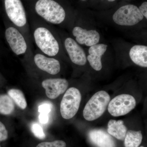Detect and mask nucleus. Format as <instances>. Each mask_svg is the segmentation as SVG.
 <instances>
[{
  "instance_id": "obj_8",
  "label": "nucleus",
  "mask_w": 147,
  "mask_h": 147,
  "mask_svg": "<svg viewBox=\"0 0 147 147\" xmlns=\"http://www.w3.org/2000/svg\"><path fill=\"white\" fill-rule=\"evenodd\" d=\"M5 36L11 49L17 55L26 52L27 45L23 35L16 28L10 27L6 29Z\"/></svg>"
},
{
  "instance_id": "obj_14",
  "label": "nucleus",
  "mask_w": 147,
  "mask_h": 147,
  "mask_svg": "<svg viewBox=\"0 0 147 147\" xmlns=\"http://www.w3.org/2000/svg\"><path fill=\"white\" fill-rule=\"evenodd\" d=\"M89 136L91 142L97 147H116L114 139L102 129H93L90 131Z\"/></svg>"
},
{
  "instance_id": "obj_22",
  "label": "nucleus",
  "mask_w": 147,
  "mask_h": 147,
  "mask_svg": "<svg viewBox=\"0 0 147 147\" xmlns=\"http://www.w3.org/2000/svg\"><path fill=\"white\" fill-rule=\"evenodd\" d=\"M8 133L5 126L0 121V142H3L7 139Z\"/></svg>"
},
{
  "instance_id": "obj_15",
  "label": "nucleus",
  "mask_w": 147,
  "mask_h": 147,
  "mask_svg": "<svg viewBox=\"0 0 147 147\" xmlns=\"http://www.w3.org/2000/svg\"><path fill=\"white\" fill-rule=\"evenodd\" d=\"M131 60L137 65L147 67V47L143 45H135L133 46L129 52Z\"/></svg>"
},
{
  "instance_id": "obj_17",
  "label": "nucleus",
  "mask_w": 147,
  "mask_h": 147,
  "mask_svg": "<svg viewBox=\"0 0 147 147\" xmlns=\"http://www.w3.org/2000/svg\"><path fill=\"white\" fill-rule=\"evenodd\" d=\"M142 138L141 131L128 130L124 139L125 146V147H138L142 143Z\"/></svg>"
},
{
  "instance_id": "obj_12",
  "label": "nucleus",
  "mask_w": 147,
  "mask_h": 147,
  "mask_svg": "<svg viewBox=\"0 0 147 147\" xmlns=\"http://www.w3.org/2000/svg\"><path fill=\"white\" fill-rule=\"evenodd\" d=\"M36 65L42 71L49 74L55 75L60 71L59 62L54 58H49L40 54H37L34 57Z\"/></svg>"
},
{
  "instance_id": "obj_11",
  "label": "nucleus",
  "mask_w": 147,
  "mask_h": 147,
  "mask_svg": "<svg viewBox=\"0 0 147 147\" xmlns=\"http://www.w3.org/2000/svg\"><path fill=\"white\" fill-rule=\"evenodd\" d=\"M72 34L81 45L92 46L97 44L100 40V34L95 30H87L81 27H75L72 30Z\"/></svg>"
},
{
  "instance_id": "obj_19",
  "label": "nucleus",
  "mask_w": 147,
  "mask_h": 147,
  "mask_svg": "<svg viewBox=\"0 0 147 147\" xmlns=\"http://www.w3.org/2000/svg\"><path fill=\"white\" fill-rule=\"evenodd\" d=\"M8 95L19 108L24 110L27 108V103L24 93L21 90L11 89L7 92Z\"/></svg>"
},
{
  "instance_id": "obj_1",
  "label": "nucleus",
  "mask_w": 147,
  "mask_h": 147,
  "mask_svg": "<svg viewBox=\"0 0 147 147\" xmlns=\"http://www.w3.org/2000/svg\"><path fill=\"white\" fill-rule=\"evenodd\" d=\"M35 10L40 16L51 24H60L65 19V11L54 0H38Z\"/></svg>"
},
{
  "instance_id": "obj_5",
  "label": "nucleus",
  "mask_w": 147,
  "mask_h": 147,
  "mask_svg": "<svg viewBox=\"0 0 147 147\" xmlns=\"http://www.w3.org/2000/svg\"><path fill=\"white\" fill-rule=\"evenodd\" d=\"M113 21L122 26H133L144 19V16L139 8L133 5L122 6L113 14Z\"/></svg>"
},
{
  "instance_id": "obj_4",
  "label": "nucleus",
  "mask_w": 147,
  "mask_h": 147,
  "mask_svg": "<svg viewBox=\"0 0 147 147\" xmlns=\"http://www.w3.org/2000/svg\"><path fill=\"white\" fill-rule=\"evenodd\" d=\"M82 100L81 93L75 88H69L64 95L60 105L61 115L63 118L69 119L76 115Z\"/></svg>"
},
{
  "instance_id": "obj_3",
  "label": "nucleus",
  "mask_w": 147,
  "mask_h": 147,
  "mask_svg": "<svg viewBox=\"0 0 147 147\" xmlns=\"http://www.w3.org/2000/svg\"><path fill=\"white\" fill-rule=\"evenodd\" d=\"M36 44L45 55L55 56L59 50V43L50 30L44 27H38L34 33Z\"/></svg>"
},
{
  "instance_id": "obj_28",
  "label": "nucleus",
  "mask_w": 147,
  "mask_h": 147,
  "mask_svg": "<svg viewBox=\"0 0 147 147\" xmlns=\"http://www.w3.org/2000/svg\"><path fill=\"white\" fill-rule=\"evenodd\" d=\"M143 147V146H141V147Z\"/></svg>"
},
{
  "instance_id": "obj_21",
  "label": "nucleus",
  "mask_w": 147,
  "mask_h": 147,
  "mask_svg": "<svg viewBox=\"0 0 147 147\" xmlns=\"http://www.w3.org/2000/svg\"><path fill=\"white\" fill-rule=\"evenodd\" d=\"M65 142L62 140H56L53 142H43L40 143L36 147H66Z\"/></svg>"
},
{
  "instance_id": "obj_2",
  "label": "nucleus",
  "mask_w": 147,
  "mask_h": 147,
  "mask_svg": "<svg viewBox=\"0 0 147 147\" xmlns=\"http://www.w3.org/2000/svg\"><path fill=\"white\" fill-rule=\"evenodd\" d=\"M110 95L105 91L96 93L85 106L83 116L88 121H92L98 119L104 113L110 102Z\"/></svg>"
},
{
  "instance_id": "obj_10",
  "label": "nucleus",
  "mask_w": 147,
  "mask_h": 147,
  "mask_svg": "<svg viewBox=\"0 0 147 147\" xmlns=\"http://www.w3.org/2000/svg\"><path fill=\"white\" fill-rule=\"evenodd\" d=\"M65 47L72 62L79 65H84L87 58L83 48L71 38L65 40Z\"/></svg>"
},
{
  "instance_id": "obj_9",
  "label": "nucleus",
  "mask_w": 147,
  "mask_h": 147,
  "mask_svg": "<svg viewBox=\"0 0 147 147\" xmlns=\"http://www.w3.org/2000/svg\"><path fill=\"white\" fill-rule=\"evenodd\" d=\"M42 86L45 89L47 97L54 99L66 90L68 86V82L65 79H47L42 81Z\"/></svg>"
},
{
  "instance_id": "obj_7",
  "label": "nucleus",
  "mask_w": 147,
  "mask_h": 147,
  "mask_svg": "<svg viewBox=\"0 0 147 147\" xmlns=\"http://www.w3.org/2000/svg\"><path fill=\"white\" fill-rule=\"evenodd\" d=\"M6 12L10 21L17 26H24L27 23L26 15L21 0H5Z\"/></svg>"
},
{
  "instance_id": "obj_6",
  "label": "nucleus",
  "mask_w": 147,
  "mask_h": 147,
  "mask_svg": "<svg viewBox=\"0 0 147 147\" xmlns=\"http://www.w3.org/2000/svg\"><path fill=\"white\" fill-rule=\"evenodd\" d=\"M136 105V100L131 95H119L110 101L108 111L114 117L123 116L134 109Z\"/></svg>"
},
{
  "instance_id": "obj_20",
  "label": "nucleus",
  "mask_w": 147,
  "mask_h": 147,
  "mask_svg": "<svg viewBox=\"0 0 147 147\" xmlns=\"http://www.w3.org/2000/svg\"><path fill=\"white\" fill-rule=\"evenodd\" d=\"M31 129L34 136L38 139H43L46 137L42 127L36 123H34L32 124Z\"/></svg>"
},
{
  "instance_id": "obj_24",
  "label": "nucleus",
  "mask_w": 147,
  "mask_h": 147,
  "mask_svg": "<svg viewBox=\"0 0 147 147\" xmlns=\"http://www.w3.org/2000/svg\"><path fill=\"white\" fill-rule=\"evenodd\" d=\"M140 12L142 13L143 16L146 17V19H147V2H144L141 5L139 8Z\"/></svg>"
},
{
  "instance_id": "obj_27",
  "label": "nucleus",
  "mask_w": 147,
  "mask_h": 147,
  "mask_svg": "<svg viewBox=\"0 0 147 147\" xmlns=\"http://www.w3.org/2000/svg\"><path fill=\"white\" fill-rule=\"evenodd\" d=\"M82 1H86V0H82Z\"/></svg>"
},
{
  "instance_id": "obj_29",
  "label": "nucleus",
  "mask_w": 147,
  "mask_h": 147,
  "mask_svg": "<svg viewBox=\"0 0 147 147\" xmlns=\"http://www.w3.org/2000/svg\"><path fill=\"white\" fill-rule=\"evenodd\" d=\"M0 147H1V145H0Z\"/></svg>"
},
{
  "instance_id": "obj_18",
  "label": "nucleus",
  "mask_w": 147,
  "mask_h": 147,
  "mask_svg": "<svg viewBox=\"0 0 147 147\" xmlns=\"http://www.w3.org/2000/svg\"><path fill=\"white\" fill-rule=\"evenodd\" d=\"M15 110V105L13 100L8 95H0V114L9 115L13 113Z\"/></svg>"
},
{
  "instance_id": "obj_25",
  "label": "nucleus",
  "mask_w": 147,
  "mask_h": 147,
  "mask_svg": "<svg viewBox=\"0 0 147 147\" xmlns=\"http://www.w3.org/2000/svg\"><path fill=\"white\" fill-rule=\"evenodd\" d=\"M40 122L42 124H46L49 120L48 114L45 113H40L39 116Z\"/></svg>"
},
{
  "instance_id": "obj_26",
  "label": "nucleus",
  "mask_w": 147,
  "mask_h": 147,
  "mask_svg": "<svg viewBox=\"0 0 147 147\" xmlns=\"http://www.w3.org/2000/svg\"><path fill=\"white\" fill-rule=\"evenodd\" d=\"M108 1L109 2H113L115 1V0H108Z\"/></svg>"
},
{
  "instance_id": "obj_16",
  "label": "nucleus",
  "mask_w": 147,
  "mask_h": 147,
  "mask_svg": "<svg viewBox=\"0 0 147 147\" xmlns=\"http://www.w3.org/2000/svg\"><path fill=\"white\" fill-rule=\"evenodd\" d=\"M127 131V127L124 125L123 121L111 119L108 122V133L117 139L121 140H124Z\"/></svg>"
},
{
  "instance_id": "obj_13",
  "label": "nucleus",
  "mask_w": 147,
  "mask_h": 147,
  "mask_svg": "<svg viewBox=\"0 0 147 147\" xmlns=\"http://www.w3.org/2000/svg\"><path fill=\"white\" fill-rule=\"evenodd\" d=\"M108 45L104 44H97L90 46L87 59L92 68L96 71H100L102 68L101 57L107 50Z\"/></svg>"
},
{
  "instance_id": "obj_23",
  "label": "nucleus",
  "mask_w": 147,
  "mask_h": 147,
  "mask_svg": "<svg viewBox=\"0 0 147 147\" xmlns=\"http://www.w3.org/2000/svg\"><path fill=\"white\" fill-rule=\"evenodd\" d=\"M51 110V105L49 103H45L40 105L38 107V112L40 113L48 114Z\"/></svg>"
}]
</instances>
